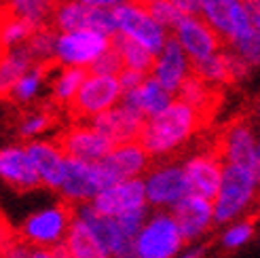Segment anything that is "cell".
<instances>
[{
  "label": "cell",
  "instance_id": "30",
  "mask_svg": "<svg viewBox=\"0 0 260 258\" xmlns=\"http://www.w3.org/2000/svg\"><path fill=\"white\" fill-rule=\"evenodd\" d=\"M49 68H51L49 63H36L32 70H28L13 85V89L5 95V100H9L11 104H15V106H25V104H30V102H34L47 79Z\"/></svg>",
  "mask_w": 260,
  "mask_h": 258
},
{
  "label": "cell",
  "instance_id": "5",
  "mask_svg": "<svg viewBox=\"0 0 260 258\" xmlns=\"http://www.w3.org/2000/svg\"><path fill=\"white\" fill-rule=\"evenodd\" d=\"M51 28L59 34L93 30L112 38L116 34V21L114 11L110 9H95L83 5L81 0H57L53 17H51Z\"/></svg>",
  "mask_w": 260,
  "mask_h": 258
},
{
  "label": "cell",
  "instance_id": "40",
  "mask_svg": "<svg viewBox=\"0 0 260 258\" xmlns=\"http://www.w3.org/2000/svg\"><path fill=\"white\" fill-rule=\"evenodd\" d=\"M146 79H148V74H142L138 70H129V68H125L119 74V83H121L123 93H132V91H136V89H140Z\"/></svg>",
  "mask_w": 260,
  "mask_h": 258
},
{
  "label": "cell",
  "instance_id": "24",
  "mask_svg": "<svg viewBox=\"0 0 260 258\" xmlns=\"http://www.w3.org/2000/svg\"><path fill=\"white\" fill-rule=\"evenodd\" d=\"M59 117V108L49 100V104H41V106H32V108H23L15 123H13V129H15V136L19 140L32 138L36 134L45 132L47 127H51Z\"/></svg>",
  "mask_w": 260,
  "mask_h": 258
},
{
  "label": "cell",
  "instance_id": "28",
  "mask_svg": "<svg viewBox=\"0 0 260 258\" xmlns=\"http://www.w3.org/2000/svg\"><path fill=\"white\" fill-rule=\"evenodd\" d=\"M5 7L11 17H19L34 28H43L51 25L57 0H5Z\"/></svg>",
  "mask_w": 260,
  "mask_h": 258
},
{
  "label": "cell",
  "instance_id": "11",
  "mask_svg": "<svg viewBox=\"0 0 260 258\" xmlns=\"http://www.w3.org/2000/svg\"><path fill=\"white\" fill-rule=\"evenodd\" d=\"M79 218L91 229V233L98 237L104 250L112 258H138L136 237L125 233L119 220H116V216L102 214L87 201V203H79Z\"/></svg>",
  "mask_w": 260,
  "mask_h": 258
},
{
  "label": "cell",
  "instance_id": "20",
  "mask_svg": "<svg viewBox=\"0 0 260 258\" xmlns=\"http://www.w3.org/2000/svg\"><path fill=\"white\" fill-rule=\"evenodd\" d=\"M172 216L178 222L184 241H190L192 237H197L201 231H205L207 224L212 222L214 203L205 201L203 197H197V195H186L184 199L174 205Z\"/></svg>",
  "mask_w": 260,
  "mask_h": 258
},
{
  "label": "cell",
  "instance_id": "25",
  "mask_svg": "<svg viewBox=\"0 0 260 258\" xmlns=\"http://www.w3.org/2000/svg\"><path fill=\"white\" fill-rule=\"evenodd\" d=\"M87 74H89V70H85V68L59 66L57 74L53 76V83H51V102H53L59 110H68L76 93H79V89L83 87Z\"/></svg>",
  "mask_w": 260,
  "mask_h": 258
},
{
  "label": "cell",
  "instance_id": "39",
  "mask_svg": "<svg viewBox=\"0 0 260 258\" xmlns=\"http://www.w3.org/2000/svg\"><path fill=\"white\" fill-rule=\"evenodd\" d=\"M252 222L254 220H245L241 224H235L231 231H226L224 237H222V243H224L226 248H237V246H241V243H245V241L250 239L252 231H254Z\"/></svg>",
  "mask_w": 260,
  "mask_h": 258
},
{
  "label": "cell",
  "instance_id": "22",
  "mask_svg": "<svg viewBox=\"0 0 260 258\" xmlns=\"http://www.w3.org/2000/svg\"><path fill=\"white\" fill-rule=\"evenodd\" d=\"M30 159L36 167L38 176L43 178V182L47 188H59L63 182V165H66V159L63 154L57 150V146L53 142H30L28 146Z\"/></svg>",
  "mask_w": 260,
  "mask_h": 258
},
{
  "label": "cell",
  "instance_id": "1",
  "mask_svg": "<svg viewBox=\"0 0 260 258\" xmlns=\"http://www.w3.org/2000/svg\"><path fill=\"white\" fill-rule=\"evenodd\" d=\"M199 129H203V123L197 110L176 98L163 112L148 119L140 146H144L152 157H165L188 146L190 138L199 136Z\"/></svg>",
  "mask_w": 260,
  "mask_h": 258
},
{
  "label": "cell",
  "instance_id": "26",
  "mask_svg": "<svg viewBox=\"0 0 260 258\" xmlns=\"http://www.w3.org/2000/svg\"><path fill=\"white\" fill-rule=\"evenodd\" d=\"M112 47L119 51L125 68L129 70H138L142 74H152L154 68V61H157V55L152 53L150 49H146L144 45L136 43L134 38H129L125 34H114L112 36Z\"/></svg>",
  "mask_w": 260,
  "mask_h": 258
},
{
  "label": "cell",
  "instance_id": "16",
  "mask_svg": "<svg viewBox=\"0 0 260 258\" xmlns=\"http://www.w3.org/2000/svg\"><path fill=\"white\" fill-rule=\"evenodd\" d=\"M59 190L63 199H70L74 203H87L91 199H95L104 190L98 167L93 163L66 159V165H63V182Z\"/></svg>",
  "mask_w": 260,
  "mask_h": 258
},
{
  "label": "cell",
  "instance_id": "46",
  "mask_svg": "<svg viewBox=\"0 0 260 258\" xmlns=\"http://www.w3.org/2000/svg\"><path fill=\"white\" fill-rule=\"evenodd\" d=\"M258 184H260V142H258Z\"/></svg>",
  "mask_w": 260,
  "mask_h": 258
},
{
  "label": "cell",
  "instance_id": "4",
  "mask_svg": "<svg viewBox=\"0 0 260 258\" xmlns=\"http://www.w3.org/2000/svg\"><path fill=\"white\" fill-rule=\"evenodd\" d=\"M114 21H116V34H125L129 38H134L136 43L150 49L154 55L161 53L167 38L172 36L170 30L163 28L152 17L150 9L136 3V0L114 9Z\"/></svg>",
  "mask_w": 260,
  "mask_h": 258
},
{
  "label": "cell",
  "instance_id": "2",
  "mask_svg": "<svg viewBox=\"0 0 260 258\" xmlns=\"http://www.w3.org/2000/svg\"><path fill=\"white\" fill-rule=\"evenodd\" d=\"M79 218V203L70 199H59L55 208L38 212L28 216L17 227L19 235L32 248H53L57 243H63L70 233L72 224Z\"/></svg>",
  "mask_w": 260,
  "mask_h": 258
},
{
  "label": "cell",
  "instance_id": "9",
  "mask_svg": "<svg viewBox=\"0 0 260 258\" xmlns=\"http://www.w3.org/2000/svg\"><path fill=\"white\" fill-rule=\"evenodd\" d=\"M112 47V38L104 36L93 30H79V32H63L57 36L55 47V63L70 68H85L89 70L93 61L106 53Z\"/></svg>",
  "mask_w": 260,
  "mask_h": 258
},
{
  "label": "cell",
  "instance_id": "45",
  "mask_svg": "<svg viewBox=\"0 0 260 258\" xmlns=\"http://www.w3.org/2000/svg\"><path fill=\"white\" fill-rule=\"evenodd\" d=\"M136 3H140V5H144V7H150L152 3H157V0H136Z\"/></svg>",
  "mask_w": 260,
  "mask_h": 258
},
{
  "label": "cell",
  "instance_id": "27",
  "mask_svg": "<svg viewBox=\"0 0 260 258\" xmlns=\"http://www.w3.org/2000/svg\"><path fill=\"white\" fill-rule=\"evenodd\" d=\"M34 66H36V61L32 59L30 51L25 49V45L5 51L3 61H0V89H3V95H7L13 89V85H15L28 70H32Z\"/></svg>",
  "mask_w": 260,
  "mask_h": 258
},
{
  "label": "cell",
  "instance_id": "19",
  "mask_svg": "<svg viewBox=\"0 0 260 258\" xmlns=\"http://www.w3.org/2000/svg\"><path fill=\"white\" fill-rule=\"evenodd\" d=\"M0 172L5 182L17 192H28L34 188H43L45 182L38 176L36 167L23 146H9L0 154Z\"/></svg>",
  "mask_w": 260,
  "mask_h": 258
},
{
  "label": "cell",
  "instance_id": "13",
  "mask_svg": "<svg viewBox=\"0 0 260 258\" xmlns=\"http://www.w3.org/2000/svg\"><path fill=\"white\" fill-rule=\"evenodd\" d=\"M224 165L226 163L212 150H201L192 154L184 163V176L190 195H197L210 203H216L220 195V186H222Z\"/></svg>",
  "mask_w": 260,
  "mask_h": 258
},
{
  "label": "cell",
  "instance_id": "6",
  "mask_svg": "<svg viewBox=\"0 0 260 258\" xmlns=\"http://www.w3.org/2000/svg\"><path fill=\"white\" fill-rule=\"evenodd\" d=\"M256 186H258L256 172L248 170V167L235 165V163H226L220 195H218V201L214 203L216 222H224L248 208V203L254 199Z\"/></svg>",
  "mask_w": 260,
  "mask_h": 258
},
{
  "label": "cell",
  "instance_id": "37",
  "mask_svg": "<svg viewBox=\"0 0 260 258\" xmlns=\"http://www.w3.org/2000/svg\"><path fill=\"white\" fill-rule=\"evenodd\" d=\"M123 70H125L123 57H121V53L114 47H110L106 53H102L93 61V66L89 68V72H93V74H106V76H119Z\"/></svg>",
  "mask_w": 260,
  "mask_h": 258
},
{
  "label": "cell",
  "instance_id": "35",
  "mask_svg": "<svg viewBox=\"0 0 260 258\" xmlns=\"http://www.w3.org/2000/svg\"><path fill=\"white\" fill-rule=\"evenodd\" d=\"M229 49H233L237 55H241L252 68H258L260 66V30L252 28L248 34H243L239 41L229 45Z\"/></svg>",
  "mask_w": 260,
  "mask_h": 258
},
{
  "label": "cell",
  "instance_id": "17",
  "mask_svg": "<svg viewBox=\"0 0 260 258\" xmlns=\"http://www.w3.org/2000/svg\"><path fill=\"white\" fill-rule=\"evenodd\" d=\"M146 180V197L154 205L178 203L186 195H190L188 182L184 176V167L178 165H154L148 172Z\"/></svg>",
  "mask_w": 260,
  "mask_h": 258
},
{
  "label": "cell",
  "instance_id": "31",
  "mask_svg": "<svg viewBox=\"0 0 260 258\" xmlns=\"http://www.w3.org/2000/svg\"><path fill=\"white\" fill-rule=\"evenodd\" d=\"M192 74L199 76L201 81H205L212 87H224L233 83L231 76V66H229V57H226V49L218 51V53L205 57L201 61H192Z\"/></svg>",
  "mask_w": 260,
  "mask_h": 258
},
{
  "label": "cell",
  "instance_id": "43",
  "mask_svg": "<svg viewBox=\"0 0 260 258\" xmlns=\"http://www.w3.org/2000/svg\"><path fill=\"white\" fill-rule=\"evenodd\" d=\"M32 258H57L51 250H47V248H38V250H34V256Z\"/></svg>",
  "mask_w": 260,
  "mask_h": 258
},
{
  "label": "cell",
  "instance_id": "14",
  "mask_svg": "<svg viewBox=\"0 0 260 258\" xmlns=\"http://www.w3.org/2000/svg\"><path fill=\"white\" fill-rule=\"evenodd\" d=\"M176 41L186 51L192 61H201L218 51H222V38H220L201 15H184L176 30L172 32Z\"/></svg>",
  "mask_w": 260,
  "mask_h": 258
},
{
  "label": "cell",
  "instance_id": "15",
  "mask_svg": "<svg viewBox=\"0 0 260 258\" xmlns=\"http://www.w3.org/2000/svg\"><path fill=\"white\" fill-rule=\"evenodd\" d=\"M190 74H192V59L186 55V51L182 49V45L172 34L167 38L165 47L161 49V53L157 55V61H154L150 76L157 79L172 95H176L182 83H184Z\"/></svg>",
  "mask_w": 260,
  "mask_h": 258
},
{
  "label": "cell",
  "instance_id": "33",
  "mask_svg": "<svg viewBox=\"0 0 260 258\" xmlns=\"http://www.w3.org/2000/svg\"><path fill=\"white\" fill-rule=\"evenodd\" d=\"M34 32H36V28L32 23L23 21L19 17H11V15L5 17L3 28H0V43H3V49L9 51V49L28 45Z\"/></svg>",
  "mask_w": 260,
  "mask_h": 258
},
{
  "label": "cell",
  "instance_id": "34",
  "mask_svg": "<svg viewBox=\"0 0 260 258\" xmlns=\"http://www.w3.org/2000/svg\"><path fill=\"white\" fill-rule=\"evenodd\" d=\"M34 250L19 235L17 227L9 224L3 218V258H32Z\"/></svg>",
  "mask_w": 260,
  "mask_h": 258
},
{
  "label": "cell",
  "instance_id": "42",
  "mask_svg": "<svg viewBox=\"0 0 260 258\" xmlns=\"http://www.w3.org/2000/svg\"><path fill=\"white\" fill-rule=\"evenodd\" d=\"M83 5H89V7H95V9H119L121 5H127V3H132V0H81Z\"/></svg>",
  "mask_w": 260,
  "mask_h": 258
},
{
  "label": "cell",
  "instance_id": "38",
  "mask_svg": "<svg viewBox=\"0 0 260 258\" xmlns=\"http://www.w3.org/2000/svg\"><path fill=\"white\" fill-rule=\"evenodd\" d=\"M144 218H146V205L140 210H132V212H125L121 216H116V220H119L121 229L125 231L127 235H132L138 239L140 231H142V224H144Z\"/></svg>",
  "mask_w": 260,
  "mask_h": 258
},
{
  "label": "cell",
  "instance_id": "7",
  "mask_svg": "<svg viewBox=\"0 0 260 258\" xmlns=\"http://www.w3.org/2000/svg\"><path fill=\"white\" fill-rule=\"evenodd\" d=\"M51 142L63 154V159L83 163H98L116 148L106 136L98 134L87 123H72L70 127L61 129Z\"/></svg>",
  "mask_w": 260,
  "mask_h": 258
},
{
  "label": "cell",
  "instance_id": "10",
  "mask_svg": "<svg viewBox=\"0 0 260 258\" xmlns=\"http://www.w3.org/2000/svg\"><path fill=\"white\" fill-rule=\"evenodd\" d=\"M154 157L140 144H125L114 148L110 154H106L102 161L93 163L100 172L104 188L114 186L119 182L134 180V176L148 174L152 170Z\"/></svg>",
  "mask_w": 260,
  "mask_h": 258
},
{
  "label": "cell",
  "instance_id": "32",
  "mask_svg": "<svg viewBox=\"0 0 260 258\" xmlns=\"http://www.w3.org/2000/svg\"><path fill=\"white\" fill-rule=\"evenodd\" d=\"M57 36H59V32H55L51 25L36 28V32L32 34L28 45H25V49L30 51V55L36 63H55Z\"/></svg>",
  "mask_w": 260,
  "mask_h": 258
},
{
  "label": "cell",
  "instance_id": "36",
  "mask_svg": "<svg viewBox=\"0 0 260 258\" xmlns=\"http://www.w3.org/2000/svg\"><path fill=\"white\" fill-rule=\"evenodd\" d=\"M148 9L152 13V17L170 32H174L176 25L184 19V13H182L174 3H170V0H157V3H152Z\"/></svg>",
  "mask_w": 260,
  "mask_h": 258
},
{
  "label": "cell",
  "instance_id": "12",
  "mask_svg": "<svg viewBox=\"0 0 260 258\" xmlns=\"http://www.w3.org/2000/svg\"><path fill=\"white\" fill-rule=\"evenodd\" d=\"M180 227L172 214H161L140 231L136 239L138 258H172L182 246Z\"/></svg>",
  "mask_w": 260,
  "mask_h": 258
},
{
  "label": "cell",
  "instance_id": "44",
  "mask_svg": "<svg viewBox=\"0 0 260 258\" xmlns=\"http://www.w3.org/2000/svg\"><path fill=\"white\" fill-rule=\"evenodd\" d=\"M201 254H203V250H194V252H192V254H186V256H184V258H199V256H201Z\"/></svg>",
  "mask_w": 260,
  "mask_h": 258
},
{
  "label": "cell",
  "instance_id": "8",
  "mask_svg": "<svg viewBox=\"0 0 260 258\" xmlns=\"http://www.w3.org/2000/svg\"><path fill=\"white\" fill-rule=\"evenodd\" d=\"M201 17L224 45H233L254 28L248 0H203Z\"/></svg>",
  "mask_w": 260,
  "mask_h": 258
},
{
  "label": "cell",
  "instance_id": "3",
  "mask_svg": "<svg viewBox=\"0 0 260 258\" xmlns=\"http://www.w3.org/2000/svg\"><path fill=\"white\" fill-rule=\"evenodd\" d=\"M123 98L119 76L93 74L89 72L83 87L79 89L74 102L68 108V114L74 123H87L98 114L114 108Z\"/></svg>",
  "mask_w": 260,
  "mask_h": 258
},
{
  "label": "cell",
  "instance_id": "29",
  "mask_svg": "<svg viewBox=\"0 0 260 258\" xmlns=\"http://www.w3.org/2000/svg\"><path fill=\"white\" fill-rule=\"evenodd\" d=\"M66 248L72 258H112L81 218H76V222L70 229L66 237Z\"/></svg>",
  "mask_w": 260,
  "mask_h": 258
},
{
  "label": "cell",
  "instance_id": "18",
  "mask_svg": "<svg viewBox=\"0 0 260 258\" xmlns=\"http://www.w3.org/2000/svg\"><path fill=\"white\" fill-rule=\"evenodd\" d=\"M146 182L142 180H127L114 186L104 188L93 199V208L106 216H121L125 212L140 210L146 205Z\"/></svg>",
  "mask_w": 260,
  "mask_h": 258
},
{
  "label": "cell",
  "instance_id": "41",
  "mask_svg": "<svg viewBox=\"0 0 260 258\" xmlns=\"http://www.w3.org/2000/svg\"><path fill=\"white\" fill-rule=\"evenodd\" d=\"M170 3H174L184 15H201L203 0H170Z\"/></svg>",
  "mask_w": 260,
  "mask_h": 258
},
{
  "label": "cell",
  "instance_id": "21",
  "mask_svg": "<svg viewBox=\"0 0 260 258\" xmlns=\"http://www.w3.org/2000/svg\"><path fill=\"white\" fill-rule=\"evenodd\" d=\"M176 98L182 100V102H186L190 108L197 110L203 127L210 125L212 117L216 114V110L220 106V89L207 85L205 81H201L199 76H194V74H190L188 79L182 83Z\"/></svg>",
  "mask_w": 260,
  "mask_h": 258
},
{
  "label": "cell",
  "instance_id": "23",
  "mask_svg": "<svg viewBox=\"0 0 260 258\" xmlns=\"http://www.w3.org/2000/svg\"><path fill=\"white\" fill-rule=\"evenodd\" d=\"M123 100L129 102L132 106L140 108L150 119V117L163 112L167 106H170L174 102V95L167 91L157 79L148 76L140 89H136V91H132V93H123Z\"/></svg>",
  "mask_w": 260,
  "mask_h": 258
}]
</instances>
